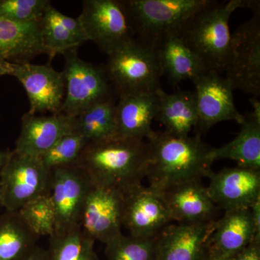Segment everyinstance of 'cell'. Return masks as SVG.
<instances>
[{
	"instance_id": "6da1fadb",
	"label": "cell",
	"mask_w": 260,
	"mask_h": 260,
	"mask_svg": "<svg viewBox=\"0 0 260 260\" xmlns=\"http://www.w3.org/2000/svg\"><path fill=\"white\" fill-rule=\"evenodd\" d=\"M148 142L145 178L149 187L161 192L192 181H202L211 172L210 147L200 135L179 137L155 132Z\"/></svg>"
},
{
	"instance_id": "7a4b0ae2",
	"label": "cell",
	"mask_w": 260,
	"mask_h": 260,
	"mask_svg": "<svg viewBox=\"0 0 260 260\" xmlns=\"http://www.w3.org/2000/svg\"><path fill=\"white\" fill-rule=\"evenodd\" d=\"M148 150L146 140L117 135L87 145L75 165L86 172L93 185L126 193L145 179Z\"/></svg>"
},
{
	"instance_id": "3957f363",
	"label": "cell",
	"mask_w": 260,
	"mask_h": 260,
	"mask_svg": "<svg viewBox=\"0 0 260 260\" xmlns=\"http://www.w3.org/2000/svg\"><path fill=\"white\" fill-rule=\"evenodd\" d=\"M259 1H211L194 15L181 30L180 37L199 58L207 71H225L230 57L232 34L229 20L239 8L252 10Z\"/></svg>"
},
{
	"instance_id": "277c9868",
	"label": "cell",
	"mask_w": 260,
	"mask_h": 260,
	"mask_svg": "<svg viewBox=\"0 0 260 260\" xmlns=\"http://www.w3.org/2000/svg\"><path fill=\"white\" fill-rule=\"evenodd\" d=\"M210 3V0L121 1L135 40L153 49L169 36L179 35L188 21Z\"/></svg>"
},
{
	"instance_id": "5b68a950",
	"label": "cell",
	"mask_w": 260,
	"mask_h": 260,
	"mask_svg": "<svg viewBox=\"0 0 260 260\" xmlns=\"http://www.w3.org/2000/svg\"><path fill=\"white\" fill-rule=\"evenodd\" d=\"M107 56L104 68L118 98L161 89L162 72L155 49L133 39Z\"/></svg>"
},
{
	"instance_id": "8992f818",
	"label": "cell",
	"mask_w": 260,
	"mask_h": 260,
	"mask_svg": "<svg viewBox=\"0 0 260 260\" xmlns=\"http://www.w3.org/2000/svg\"><path fill=\"white\" fill-rule=\"evenodd\" d=\"M63 55L65 93L61 113L74 117L93 104L116 95L104 67L80 59L77 49Z\"/></svg>"
},
{
	"instance_id": "52a82bcc",
	"label": "cell",
	"mask_w": 260,
	"mask_h": 260,
	"mask_svg": "<svg viewBox=\"0 0 260 260\" xmlns=\"http://www.w3.org/2000/svg\"><path fill=\"white\" fill-rule=\"evenodd\" d=\"M51 172L39 158L10 152L0 172L1 206L17 212L36 198L49 193Z\"/></svg>"
},
{
	"instance_id": "ba28073f",
	"label": "cell",
	"mask_w": 260,
	"mask_h": 260,
	"mask_svg": "<svg viewBox=\"0 0 260 260\" xmlns=\"http://www.w3.org/2000/svg\"><path fill=\"white\" fill-rule=\"evenodd\" d=\"M232 34L230 57L225 71L234 90L260 95V5Z\"/></svg>"
},
{
	"instance_id": "9c48e42d",
	"label": "cell",
	"mask_w": 260,
	"mask_h": 260,
	"mask_svg": "<svg viewBox=\"0 0 260 260\" xmlns=\"http://www.w3.org/2000/svg\"><path fill=\"white\" fill-rule=\"evenodd\" d=\"M93 184L78 165L51 171L49 193L56 215L55 234H65L80 227L85 199Z\"/></svg>"
},
{
	"instance_id": "30bf717a",
	"label": "cell",
	"mask_w": 260,
	"mask_h": 260,
	"mask_svg": "<svg viewBox=\"0 0 260 260\" xmlns=\"http://www.w3.org/2000/svg\"><path fill=\"white\" fill-rule=\"evenodd\" d=\"M88 41L108 54L134 39L121 1L85 0L78 18Z\"/></svg>"
},
{
	"instance_id": "8fae6325",
	"label": "cell",
	"mask_w": 260,
	"mask_h": 260,
	"mask_svg": "<svg viewBox=\"0 0 260 260\" xmlns=\"http://www.w3.org/2000/svg\"><path fill=\"white\" fill-rule=\"evenodd\" d=\"M198 109V134L207 131L224 121H235L242 124L245 119L234 104L230 80L216 72L208 71L192 80Z\"/></svg>"
},
{
	"instance_id": "7c38bea8",
	"label": "cell",
	"mask_w": 260,
	"mask_h": 260,
	"mask_svg": "<svg viewBox=\"0 0 260 260\" xmlns=\"http://www.w3.org/2000/svg\"><path fill=\"white\" fill-rule=\"evenodd\" d=\"M23 85L30 103L29 114L60 112L65 85L62 73L49 64L11 62V74Z\"/></svg>"
},
{
	"instance_id": "4fadbf2b",
	"label": "cell",
	"mask_w": 260,
	"mask_h": 260,
	"mask_svg": "<svg viewBox=\"0 0 260 260\" xmlns=\"http://www.w3.org/2000/svg\"><path fill=\"white\" fill-rule=\"evenodd\" d=\"M172 222L159 191L140 185L124 193L122 225L129 235L155 238Z\"/></svg>"
},
{
	"instance_id": "5bb4252c",
	"label": "cell",
	"mask_w": 260,
	"mask_h": 260,
	"mask_svg": "<svg viewBox=\"0 0 260 260\" xmlns=\"http://www.w3.org/2000/svg\"><path fill=\"white\" fill-rule=\"evenodd\" d=\"M124 193L93 185L85 199L80 226L95 241L107 244L121 234Z\"/></svg>"
},
{
	"instance_id": "9a60e30c",
	"label": "cell",
	"mask_w": 260,
	"mask_h": 260,
	"mask_svg": "<svg viewBox=\"0 0 260 260\" xmlns=\"http://www.w3.org/2000/svg\"><path fill=\"white\" fill-rule=\"evenodd\" d=\"M207 186L212 201L218 209H249L260 198V171L237 167L210 172Z\"/></svg>"
},
{
	"instance_id": "2e32d148",
	"label": "cell",
	"mask_w": 260,
	"mask_h": 260,
	"mask_svg": "<svg viewBox=\"0 0 260 260\" xmlns=\"http://www.w3.org/2000/svg\"><path fill=\"white\" fill-rule=\"evenodd\" d=\"M215 221L168 225L155 238V260H204Z\"/></svg>"
},
{
	"instance_id": "e0dca14e",
	"label": "cell",
	"mask_w": 260,
	"mask_h": 260,
	"mask_svg": "<svg viewBox=\"0 0 260 260\" xmlns=\"http://www.w3.org/2000/svg\"><path fill=\"white\" fill-rule=\"evenodd\" d=\"M74 132L73 117L62 113L50 115L25 114L15 143V153L40 158L58 140Z\"/></svg>"
},
{
	"instance_id": "ac0fdd59",
	"label": "cell",
	"mask_w": 260,
	"mask_h": 260,
	"mask_svg": "<svg viewBox=\"0 0 260 260\" xmlns=\"http://www.w3.org/2000/svg\"><path fill=\"white\" fill-rule=\"evenodd\" d=\"M172 221L178 223H206L216 220L218 208L202 181H192L160 192Z\"/></svg>"
},
{
	"instance_id": "d6986e66",
	"label": "cell",
	"mask_w": 260,
	"mask_h": 260,
	"mask_svg": "<svg viewBox=\"0 0 260 260\" xmlns=\"http://www.w3.org/2000/svg\"><path fill=\"white\" fill-rule=\"evenodd\" d=\"M157 92L119 97L116 105L118 136L142 140L153 137L155 132L152 129V122L158 109Z\"/></svg>"
},
{
	"instance_id": "ffe728a7",
	"label": "cell",
	"mask_w": 260,
	"mask_h": 260,
	"mask_svg": "<svg viewBox=\"0 0 260 260\" xmlns=\"http://www.w3.org/2000/svg\"><path fill=\"white\" fill-rule=\"evenodd\" d=\"M250 103L253 109L247 114L241 129L235 138L220 148L210 149L212 162L220 159L237 161L238 167L260 171V102L252 97Z\"/></svg>"
},
{
	"instance_id": "44dd1931",
	"label": "cell",
	"mask_w": 260,
	"mask_h": 260,
	"mask_svg": "<svg viewBox=\"0 0 260 260\" xmlns=\"http://www.w3.org/2000/svg\"><path fill=\"white\" fill-rule=\"evenodd\" d=\"M254 242H260L256 239L250 209L229 210L215 221L209 249L232 257Z\"/></svg>"
},
{
	"instance_id": "7402d4cb",
	"label": "cell",
	"mask_w": 260,
	"mask_h": 260,
	"mask_svg": "<svg viewBox=\"0 0 260 260\" xmlns=\"http://www.w3.org/2000/svg\"><path fill=\"white\" fill-rule=\"evenodd\" d=\"M41 32L47 54L53 59L57 54L78 49L88 41L79 19L70 18L49 3L40 21Z\"/></svg>"
},
{
	"instance_id": "603a6c76",
	"label": "cell",
	"mask_w": 260,
	"mask_h": 260,
	"mask_svg": "<svg viewBox=\"0 0 260 260\" xmlns=\"http://www.w3.org/2000/svg\"><path fill=\"white\" fill-rule=\"evenodd\" d=\"M47 54L39 23H18L0 17V56L15 62Z\"/></svg>"
},
{
	"instance_id": "cb8c5ba5",
	"label": "cell",
	"mask_w": 260,
	"mask_h": 260,
	"mask_svg": "<svg viewBox=\"0 0 260 260\" xmlns=\"http://www.w3.org/2000/svg\"><path fill=\"white\" fill-rule=\"evenodd\" d=\"M158 104L155 120L161 123L165 132L176 136H189L198 123V109L194 92L167 93L158 90Z\"/></svg>"
},
{
	"instance_id": "d4e9b609",
	"label": "cell",
	"mask_w": 260,
	"mask_h": 260,
	"mask_svg": "<svg viewBox=\"0 0 260 260\" xmlns=\"http://www.w3.org/2000/svg\"><path fill=\"white\" fill-rule=\"evenodd\" d=\"M155 50L158 53L162 75H166L173 85H177L184 80L192 81L208 72L179 35L166 38Z\"/></svg>"
},
{
	"instance_id": "484cf974",
	"label": "cell",
	"mask_w": 260,
	"mask_h": 260,
	"mask_svg": "<svg viewBox=\"0 0 260 260\" xmlns=\"http://www.w3.org/2000/svg\"><path fill=\"white\" fill-rule=\"evenodd\" d=\"M115 95L93 104L73 117L74 132L87 143H99L117 136Z\"/></svg>"
},
{
	"instance_id": "4316f807",
	"label": "cell",
	"mask_w": 260,
	"mask_h": 260,
	"mask_svg": "<svg viewBox=\"0 0 260 260\" xmlns=\"http://www.w3.org/2000/svg\"><path fill=\"white\" fill-rule=\"evenodd\" d=\"M39 238L18 211L0 215V260H20L37 245Z\"/></svg>"
},
{
	"instance_id": "83f0119b",
	"label": "cell",
	"mask_w": 260,
	"mask_h": 260,
	"mask_svg": "<svg viewBox=\"0 0 260 260\" xmlns=\"http://www.w3.org/2000/svg\"><path fill=\"white\" fill-rule=\"evenodd\" d=\"M93 239L78 227L49 238L46 260H99Z\"/></svg>"
},
{
	"instance_id": "f1b7e54d",
	"label": "cell",
	"mask_w": 260,
	"mask_h": 260,
	"mask_svg": "<svg viewBox=\"0 0 260 260\" xmlns=\"http://www.w3.org/2000/svg\"><path fill=\"white\" fill-rule=\"evenodd\" d=\"M155 238L135 237L121 233L105 244L106 255L108 260H155Z\"/></svg>"
},
{
	"instance_id": "f546056e",
	"label": "cell",
	"mask_w": 260,
	"mask_h": 260,
	"mask_svg": "<svg viewBox=\"0 0 260 260\" xmlns=\"http://www.w3.org/2000/svg\"><path fill=\"white\" fill-rule=\"evenodd\" d=\"M18 212L24 222L38 237L50 238L55 234V211L49 194L32 200Z\"/></svg>"
},
{
	"instance_id": "4dcf8cb0",
	"label": "cell",
	"mask_w": 260,
	"mask_h": 260,
	"mask_svg": "<svg viewBox=\"0 0 260 260\" xmlns=\"http://www.w3.org/2000/svg\"><path fill=\"white\" fill-rule=\"evenodd\" d=\"M87 145L81 135L73 132L58 140L39 158L50 172L57 168L75 165Z\"/></svg>"
},
{
	"instance_id": "1f68e13d",
	"label": "cell",
	"mask_w": 260,
	"mask_h": 260,
	"mask_svg": "<svg viewBox=\"0 0 260 260\" xmlns=\"http://www.w3.org/2000/svg\"><path fill=\"white\" fill-rule=\"evenodd\" d=\"M48 0H0V17L18 23H39Z\"/></svg>"
},
{
	"instance_id": "d6a6232c",
	"label": "cell",
	"mask_w": 260,
	"mask_h": 260,
	"mask_svg": "<svg viewBox=\"0 0 260 260\" xmlns=\"http://www.w3.org/2000/svg\"><path fill=\"white\" fill-rule=\"evenodd\" d=\"M232 260H260V242L251 243L245 249L232 256Z\"/></svg>"
},
{
	"instance_id": "836d02e7",
	"label": "cell",
	"mask_w": 260,
	"mask_h": 260,
	"mask_svg": "<svg viewBox=\"0 0 260 260\" xmlns=\"http://www.w3.org/2000/svg\"><path fill=\"white\" fill-rule=\"evenodd\" d=\"M249 209L254 224L256 239L258 242H260V198L253 203Z\"/></svg>"
},
{
	"instance_id": "e575fe53",
	"label": "cell",
	"mask_w": 260,
	"mask_h": 260,
	"mask_svg": "<svg viewBox=\"0 0 260 260\" xmlns=\"http://www.w3.org/2000/svg\"><path fill=\"white\" fill-rule=\"evenodd\" d=\"M20 260H46L45 249L36 245Z\"/></svg>"
},
{
	"instance_id": "d590c367",
	"label": "cell",
	"mask_w": 260,
	"mask_h": 260,
	"mask_svg": "<svg viewBox=\"0 0 260 260\" xmlns=\"http://www.w3.org/2000/svg\"><path fill=\"white\" fill-rule=\"evenodd\" d=\"M11 74V61L0 56V76Z\"/></svg>"
},
{
	"instance_id": "8d00e7d4",
	"label": "cell",
	"mask_w": 260,
	"mask_h": 260,
	"mask_svg": "<svg viewBox=\"0 0 260 260\" xmlns=\"http://www.w3.org/2000/svg\"><path fill=\"white\" fill-rule=\"evenodd\" d=\"M204 260H232V257L223 255V254L209 249L208 254Z\"/></svg>"
},
{
	"instance_id": "74e56055",
	"label": "cell",
	"mask_w": 260,
	"mask_h": 260,
	"mask_svg": "<svg viewBox=\"0 0 260 260\" xmlns=\"http://www.w3.org/2000/svg\"><path fill=\"white\" fill-rule=\"evenodd\" d=\"M10 152L0 151V172L9 157Z\"/></svg>"
},
{
	"instance_id": "f35d334b",
	"label": "cell",
	"mask_w": 260,
	"mask_h": 260,
	"mask_svg": "<svg viewBox=\"0 0 260 260\" xmlns=\"http://www.w3.org/2000/svg\"><path fill=\"white\" fill-rule=\"evenodd\" d=\"M1 201H2V190H1V188H0V206H1Z\"/></svg>"
}]
</instances>
